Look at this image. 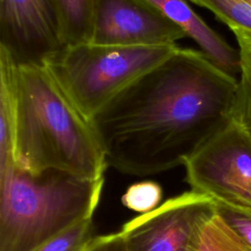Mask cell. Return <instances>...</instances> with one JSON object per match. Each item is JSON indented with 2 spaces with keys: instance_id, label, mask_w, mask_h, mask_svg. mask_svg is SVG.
Wrapping results in <instances>:
<instances>
[{
  "instance_id": "obj_1",
  "label": "cell",
  "mask_w": 251,
  "mask_h": 251,
  "mask_svg": "<svg viewBox=\"0 0 251 251\" xmlns=\"http://www.w3.org/2000/svg\"><path fill=\"white\" fill-rule=\"evenodd\" d=\"M237 83L201 50L178 47L89 121L108 166L146 176L184 165L228 118Z\"/></svg>"
},
{
  "instance_id": "obj_2",
  "label": "cell",
  "mask_w": 251,
  "mask_h": 251,
  "mask_svg": "<svg viewBox=\"0 0 251 251\" xmlns=\"http://www.w3.org/2000/svg\"><path fill=\"white\" fill-rule=\"evenodd\" d=\"M0 76L14 108L15 164L33 175L55 170L78 177H104L108 167L90 123L44 66L17 65L0 49Z\"/></svg>"
},
{
  "instance_id": "obj_3",
  "label": "cell",
  "mask_w": 251,
  "mask_h": 251,
  "mask_svg": "<svg viewBox=\"0 0 251 251\" xmlns=\"http://www.w3.org/2000/svg\"><path fill=\"white\" fill-rule=\"evenodd\" d=\"M103 185L104 177L55 170L33 175L11 163L0 171V251H34L93 218Z\"/></svg>"
},
{
  "instance_id": "obj_4",
  "label": "cell",
  "mask_w": 251,
  "mask_h": 251,
  "mask_svg": "<svg viewBox=\"0 0 251 251\" xmlns=\"http://www.w3.org/2000/svg\"><path fill=\"white\" fill-rule=\"evenodd\" d=\"M179 46H119L92 42L63 46L43 64L58 86L89 122L134 80Z\"/></svg>"
},
{
  "instance_id": "obj_5",
  "label": "cell",
  "mask_w": 251,
  "mask_h": 251,
  "mask_svg": "<svg viewBox=\"0 0 251 251\" xmlns=\"http://www.w3.org/2000/svg\"><path fill=\"white\" fill-rule=\"evenodd\" d=\"M183 166L191 190L251 217V136L234 120L226 119Z\"/></svg>"
},
{
  "instance_id": "obj_6",
  "label": "cell",
  "mask_w": 251,
  "mask_h": 251,
  "mask_svg": "<svg viewBox=\"0 0 251 251\" xmlns=\"http://www.w3.org/2000/svg\"><path fill=\"white\" fill-rule=\"evenodd\" d=\"M218 210L209 196L186 191L125 223L128 251H198L207 221Z\"/></svg>"
},
{
  "instance_id": "obj_7",
  "label": "cell",
  "mask_w": 251,
  "mask_h": 251,
  "mask_svg": "<svg viewBox=\"0 0 251 251\" xmlns=\"http://www.w3.org/2000/svg\"><path fill=\"white\" fill-rule=\"evenodd\" d=\"M62 48L53 0H0V49L17 65H41Z\"/></svg>"
},
{
  "instance_id": "obj_8",
  "label": "cell",
  "mask_w": 251,
  "mask_h": 251,
  "mask_svg": "<svg viewBox=\"0 0 251 251\" xmlns=\"http://www.w3.org/2000/svg\"><path fill=\"white\" fill-rule=\"evenodd\" d=\"M185 32L144 0H95L90 42L103 45H174Z\"/></svg>"
},
{
  "instance_id": "obj_9",
  "label": "cell",
  "mask_w": 251,
  "mask_h": 251,
  "mask_svg": "<svg viewBox=\"0 0 251 251\" xmlns=\"http://www.w3.org/2000/svg\"><path fill=\"white\" fill-rule=\"evenodd\" d=\"M179 26L216 65L236 75L239 72L237 49L215 31L191 7L188 0H144Z\"/></svg>"
},
{
  "instance_id": "obj_10",
  "label": "cell",
  "mask_w": 251,
  "mask_h": 251,
  "mask_svg": "<svg viewBox=\"0 0 251 251\" xmlns=\"http://www.w3.org/2000/svg\"><path fill=\"white\" fill-rule=\"evenodd\" d=\"M229 29L237 43L239 78L228 117L251 136V29L238 26Z\"/></svg>"
},
{
  "instance_id": "obj_11",
  "label": "cell",
  "mask_w": 251,
  "mask_h": 251,
  "mask_svg": "<svg viewBox=\"0 0 251 251\" xmlns=\"http://www.w3.org/2000/svg\"><path fill=\"white\" fill-rule=\"evenodd\" d=\"M62 47L90 42L95 0H53Z\"/></svg>"
},
{
  "instance_id": "obj_12",
  "label": "cell",
  "mask_w": 251,
  "mask_h": 251,
  "mask_svg": "<svg viewBox=\"0 0 251 251\" xmlns=\"http://www.w3.org/2000/svg\"><path fill=\"white\" fill-rule=\"evenodd\" d=\"M198 251H251V247L221 215L218 207L202 229Z\"/></svg>"
},
{
  "instance_id": "obj_13",
  "label": "cell",
  "mask_w": 251,
  "mask_h": 251,
  "mask_svg": "<svg viewBox=\"0 0 251 251\" xmlns=\"http://www.w3.org/2000/svg\"><path fill=\"white\" fill-rule=\"evenodd\" d=\"M211 11L222 23L231 27L251 29V0H188Z\"/></svg>"
},
{
  "instance_id": "obj_14",
  "label": "cell",
  "mask_w": 251,
  "mask_h": 251,
  "mask_svg": "<svg viewBox=\"0 0 251 251\" xmlns=\"http://www.w3.org/2000/svg\"><path fill=\"white\" fill-rule=\"evenodd\" d=\"M14 108L7 80L0 76V171L14 162Z\"/></svg>"
},
{
  "instance_id": "obj_15",
  "label": "cell",
  "mask_w": 251,
  "mask_h": 251,
  "mask_svg": "<svg viewBox=\"0 0 251 251\" xmlns=\"http://www.w3.org/2000/svg\"><path fill=\"white\" fill-rule=\"evenodd\" d=\"M93 218L83 220L62 231L34 251H83L94 235Z\"/></svg>"
},
{
  "instance_id": "obj_16",
  "label": "cell",
  "mask_w": 251,
  "mask_h": 251,
  "mask_svg": "<svg viewBox=\"0 0 251 251\" xmlns=\"http://www.w3.org/2000/svg\"><path fill=\"white\" fill-rule=\"evenodd\" d=\"M163 190L159 183L145 180L131 184L122 196V203L128 209L144 214L159 206Z\"/></svg>"
},
{
  "instance_id": "obj_17",
  "label": "cell",
  "mask_w": 251,
  "mask_h": 251,
  "mask_svg": "<svg viewBox=\"0 0 251 251\" xmlns=\"http://www.w3.org/2000/svg\"><path fill=\"white\" fill-rule=\"evenodd\" d=\"M83 251H128L124 233L120 230L92 238Z\"/></svg>"
},
{
  "instance_id": "obj_18",
  "label": "cell",
  "mask_w": 251,
  "mask_h": 251,
  "mask_svg": "<svg viewBox=\"0 0 251 251\" xmlns=\"http://www.w3.org/2000/svg\"><path fill=\"white\" fill-rule=\"evenodd\" d=\"M219 212L232 226V228L251 247V217H247L242 214L228 211L220 207Z\"/></svg>"
}]
</instances>
